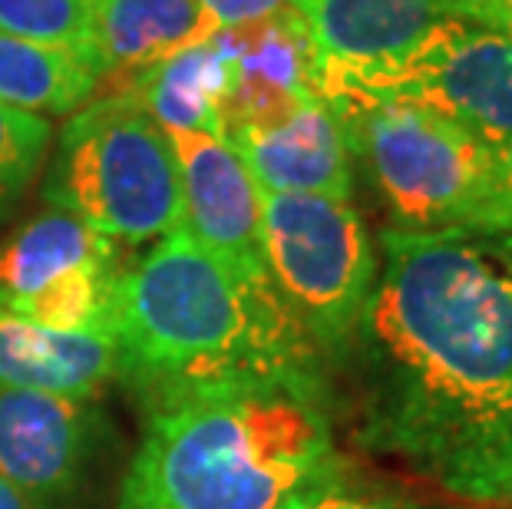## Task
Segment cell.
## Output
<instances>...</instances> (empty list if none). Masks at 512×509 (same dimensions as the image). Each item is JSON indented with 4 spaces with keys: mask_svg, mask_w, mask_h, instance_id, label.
Wrapping results in <instances>:
<instances>
[{
    "mask_svg": "<svg viewBox=\"0 0 512 509\" xmlns=\"http://www.w3.org/2000/svg\"><path fill=\"white\" fill-rule=\"evenodd\" d=\"M347 357L357 440L443 493L512 500V232L380 235Z\"/></svg>",
    "mask_w": 512,
    "mask_h": 509,
    "instance_id": "6da1fadb",
    "label": "cell"
},
{
    "mask_svg": "<svg viewBox=\"0 0 512 509\" xmlns=\"http://www.w3.org/2000/svg\"><path fill=\"white\" fill-rule=\"evenodd\" d=\"M294 509H433V506L403 500V496H390V493H364L354 490V486H341V490L314 496V500Z\"/></svg>",
    "mask_w": 512,
    "mask_h": 509,
    "instance_id": "44dd1931",
    "label": "cell"
},
{
    "mask_svg": "<svg viewBox=\"0 0 512 509\" xmlns=\"http://www.w3.org/2000/svg\"><path fill=\"white\" fill-rule=\"evenodd\" d=\"M119 381L143 407L242 384L321 381L318 348L271 288L179 225L123 268L113 295Z\"/></svg>",
    "mask_w": 512,
    "mask_h": 509,
    "instance_id": "7a4b0ae2",
    "label": "cell"
},
{
    "mask_svg": "<svg viewBox=\"0 0 512 509\" xmlns=\"http://www.w3.org/2000/svg\"><path fill=\"white\" fill-rule=\"evenodd\" d=\"M450 20L486 27L512 43V0H446Z\"/></svg>",
    "mask_w": 512,
    "mask_h": 509,
    "instance_id": "ffe728a7",
    "label": "cell"
},
{
    "mask_svg": "<svg viewBox=\"0 0 512 509\" xmlns=\"http://www.w3.org/2000/svg\"><path fill=\"white\" fill-rule=\"evenodd\" d=\"M90 20L100 80L133 77L209 40L199 0H90Z\"/></svg>",
    "mask_w": 512,
    "mask_h": 509,
    "instance_id": "9a60e30c",
    "label": "cell"
},
{
    "mask_svg": "<svg viewBox=\"0 0 512 509\" xmlns=\"http://www.w3.org/2000/svg\"><path fill=\"white\" fill-rule=\"evenodd\" d=\"M119 248L67 212H43L0 248V308L53 331H113Z\"/></svg>",
    "mask_w": 512,
    "mask_h": 509,
    "instance_id": "52a82bcc",
    "label": "cell"
},
{
    "mask_svg": "<svg viewBox=\"0 0 512 509\" xmlns=\"http://www.w3.org/2000/svg\"><path fill=\"white\" fill-rule=\"evenodd\" d=\"M294 0H199L202 20L209 37L225 34V30H238L248 24H258L265 17H275L288 10Z\"/></svg>",
    "mask_w": 512,
    "mask_h": 509,
    "instance_id": "d6986e66",
    "label": "cell"
},
{
    "mask_svg": "<svg viewBox=\"0 0 512 509\" xmlns=\"http://www.w3.org/2000/svg\"><path fill=\"white\" fill-rule=\"evenodd\" d=\"M179 169L182 229L228 262L265 272L261 189L225 136L166 133Z\"/></svg>",
    "mask_w": 512,
    "mask_h": 509,
    "instance_id": "8fae6325",
    "label": "cell"
},
{
    "mask_svg": "<svg viewBox=\"0 0 512 509\" xmlns=\"http://www.w3.org/2000/svg\"><path fill=\"white\" fill-rule=\"evenodd\" d=\"M314 47V93L377 77L450 20L446 0H294Z\"/></svg>",
    "mask_w": 512,
    "mask_h": 509,
    "instance_id": "30bf717a",
    "label": "cell"
},
{
    "mask_svg": "<svg viewBox=\"0 0 512 509\" xmlns=\"http://www.w3.org/2000/svg\"><path fill=\"white\" fill-rule=\"evenodd\" d=\"M235 63L215 34L139 70L119 90H129L156 119L162 133H215L225 136L222 106L232 90Z\"/></svg>",
    "mask_w": 512,
    "mask_h": 509,
    "instance_id": "5bb4252c",
    "label": "cell"
},
{
    "mask_svg": "<svg viewBox=\"0 0 512 509\" xmlns=\"http://www.w3.org/2000/svg\"><path fill=\"white\" fill-rule=\"evenodd\" d=\"M261 258L271 288L318 354H344L380 268L374 238L354 205L261 192Z\"/></svg>",
    "mask_w": 512,
    "mask_h": 509,
    "instance_id": "8992f818",
    "label": "cell"
},
{
    "mask_svg": "<svg viewBox=\"0 0 512 509\" xmlns=\"http://www.w3.org/2000/svg\"><path fill=\"white\" fill-rule=\"evenodd\" d=\"M100 86L96 70L70 50L0 34V103L24 113H73Z\"/></svg>",
    "mask_w": 512,
    "mask_h": 509,
    "instance_id": "2e32d148",
    "label": "cell"
},
{
    "mask_svg": "<svg viewBox=\"0 0 512 509\" xmlns=\"http://www.w3.org/2000/svg\"><path fill=\"white\" fill-rule=\"evenodd\" d=\"M0 34L70 50L96 70L90 0H0Z\"/></svg>",
    "mask_w": 512,
    "mask_h": 509,
    "instance_id": "e0dca14e",
    "label": "cell"
},
{
    "mask_svg": "<svg viewBox=\"0 0 512 509\" xmlns=\"http://www.w3.org/2000/svg\"><path fill=\"white\" fill-rule=\"evenodd\" d=\"M0 509H30V503L0 476Z\"/></svg>",
    "mask_w": 512,
    "mask_h": 509,
    "instance_id": "603a6c76",
    "label": "cell"
},
{
    "mask_svg": "<svg viewBox=\"0 0 512 509\" xmlns=\"http://www.w3.org/2000/svg\"><path fill=\"white\" fill-rule=\"evenodd\" d=\"M50 146V123L0 103V219L24 199Z\"/></svg>",
    "mask_w": 512,
    "mask_h": 509,
    "instance_id": "ac0fdd59",
    "label": "cell"
},
{
    "mask_svg": "<svg viewBox=\"0 0 512 509\" xmlns=\"http://www.w3.org/2000/svg\"><path fill=\"white\" fill-rule=\"evenodd\" d=\"M116 374L113 331H53L0 308V387L96 397Z\"/></svg>",
    "mask_w": 512,
    "mask_h": 509,
    "instance_id": "4fadbf2b",
    "label": "cell"
},
{
    "mask_svg": "<svg viewBox=\"0 0 512 509\" xmlns=\"http://www.w3.org/2000/svg\"><path fill=\"white\" fill-rule=\"evenodd\" d=\"M341 486L321 381L242 384L149 407L116 509H294Z\"/></svg>",
    "mask_w": 512,
    "mask_h": 509,
    "instance_id": "3957f363",
    "label": "cell"
},
{
    "mask_svg": "<svg viewBox=\"0 0 512 509\" xmlns=\"http://www.w3.org/2000/svg\"><path fill=\"white\" fill-rule=\"evenodd\" d=\"M43 196L57 212L126 245L152 242L182 225L169 136L129 90L86 103L67 119Z\"/></svg>",
    "mask_w": 512,
    "mask_h": 509,
    "instance_id": "5b68a950",
    "label": "cell"
},
{
    "mask_svg": "<svg viewBox=\"0 0 512 509\" xmlns=\"http://www.w3.org/2000/svg\"><path fill=\"white\" fill-rule=\"evenodd\" d=\"M103 440L96 397L0 387V476L30 509H86Z\"/></svg>",
    "mask_w": 512,
    "mask_h": 509,
    "instance_id": "9c48e42d",
    "label": "cell"
},
{
    "mask_svg": "<svg viewBox=\"0 0 512 509\" xmlns=\"http://www.w3.org/2000/svg\"><path fill=\"white\" fill-rule=\"evenodd\" d=\"M496 156H499V196H503L506 232H512V136L503 146H496Z\"/></svg>",
    "mask_w": 512,
    "mask_h": 509,
    "instance_id": "7402d4cb",
    "label": "cell"
},
{
    "mask_svg": "<svg viewBox=\"0 0 512 509\" xmlns=\"http://www.w3.org/2000/svg\"><path fill=\"white\" fill-rule=\"evenodd\" d=\"M403 232H506L496 146L420 103L347 93L324 100Z\"/></svg>",
    "mask_w": 512,
    "mask_h": 509,
    "instance_id": "277c9868",
    "label": "cell"
},
{
    "mask_svg": "<svg viewBox=\"0 0 512 509\" xmlns=\"http://www.w3.org/2000/svg\"><path fill=\"white\" fill-rule=\"evenodd\" d=\"M361 93L420 103L489 146L512 136V43L466 20H443L377 77L337 86L321 100Z\"/></svg>",
    "mask_w": 512,
    "mask_h": 509,
    "instance_id": "ba28073f",
    "label": "cell"
},
{
    "mask_svg": "<svg viewBox=\"0 0 512 509\" xmlns=\"http://www.w3.org/2000/svg\"><path fill=\"white\" fill-rule=\"evenodd\" d=\"M242 156L261 192L328 196L351 202L354 172L341 119L321 96L298 103L265 126H242L225 136Z\"/></svg>",
    "mask_w": 512,
    "mask_h": 509,
    "instance_id": "7c38bea8",
    "label": "cell"
}]
</instances>
